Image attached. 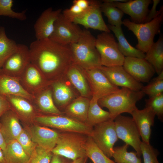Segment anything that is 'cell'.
<instances>
[{
  "label": "cell",
  "mask_w": 163,
  "mask_h": 163,
  "mask_svg": "<svg viewBox=\"0 0 163 163\" xmlns=\"http://www.w3.org/2000/svg\"><path fill=\"white\" fill-rule=\"evenodd\" d=\"M30 62L52 82L66 76L73 63L68 46H64L49 39L37 40L30 46Z\"/></svg>",
  "instance_id": "cell-1"
},
{
  "label": "cell",
  "mask_w": 163,
  "mask_h": 163,
  "mask_svg": "<svg viewBox=\"0 0 163 163\" xmlns=\"http://www.w3.org/2000/svg\"><path fill=\"white\" fill-rule=\"evenodd\" d=\"M95 41L96 38L90 31L82 30L78 41L68 46L73 62L84 70L99 68L102 66Z\"/></svg>",
  "instance_id": "cell-2"
},
{
  "label": "cell",
  "mask_w": 163,
  "mask_h": 163,
  "mask_svg": "<svg viewBox=\"0 0 163 163\" xmlns=\"http://www.w3.org/2000/svg\"><path fill=\"white\" fill-rule=\"evenodd\" d=\"M145 94L141 91H135L126 88H121L117 91L103 97L98 101L101 107L109 110L111 119L114 120L118 115L124 113L130 114L137 108L136 103Z\"/></svg>",
  "instance_id": "cell-3"
},
{
  "label": "cell",
  "mask_w": 163,
  "mask_h": 163,
  "mask_svg": "<svg viewBox=\"0 0 163 163\" xmlns=\"http://www.w3.org/2000/svg\"><path fill=\"white\" fill-rule=\"evenodd\" d=\"M88 136L78 133L61 131L59 133L56 145L51 152L53 154L72 161L86 157L85 146Z\"/></svg>",
  "instance_id": "cell-4"
},
{
  "label": "cell",
  "mask_w": 163,
  "mask_h": 163,
  "mask_svg": "<svg viewBox=\"0 0 163 163\" xmlns=\"http://www.w3.org/2000/svg\"><path fill=\"white\" fill-rule=\"evenodd\" d=\"M163 19V11L149 22L138 24L126 18L122 24L136 36L138 43L136 48L145 53L154 43L155 35L160 33Z\"/></svg>",
  "instance_id": "cell-5"
},
{
  "label": "cell",
  "mask_w": 163,
  "mask_h": 163,
  "mask_svg": "<svg viewBox=\"0 0 163 163\" xmlns=\"http://www.w3.org/2000/svg\"><path fill=\"white\" fill-rule=\"evenodd\" d=\"M95 46L102 66H123L125 57L120 52L117 42L110 32H103L98 34L96 38Z\"/></svg>",
  "instance_id": "cell-6"
},
{
  "label": "cell",
  "mask_w": 163,
  "mask_h": 163,
  "mask_svg": "<svg viewBox=\"0 0 163 163\" xmlns=\"http://www.w3.org/2000/svg\"><path fill=\"white\" fill-rule=\"evenodd\" d=\"M34 121L61 131L78 133L91 136L93 129L87 123L64 115L40 114L34 118Z\"/></svg>",
  "instance_id": "cell-7"
},
{
  "label": "cell",
  "mask_w": 163,
  "mask_h": 163,
  "mask_svg": "<svg viewBox=\"0 0 163 163\" xmlns=\"http://www.w3.org/2000/svg\"><path fill=\"white\" fill-rule=\"evenodd\" d=\"M91 137L107 157H112L113 146L118 139L114 120L110 119L95 125Z\"/></svg>",
  "instance_id": "cell-8"
},
{
  "label": "cell",
  "mask_w": 163,
  "mask_h": 163,
  "mask_svg": "<svg viewBox=\"0 0 163 163\" xmlns=\"http://www.w3.org/2000/svg\"><path fill=\"white\" fill-rule=\"evenodd\" d=\"M114 122L118 138L133 147L140 157L142 155L141 137L132 118L120 114L115 118Z\"/></svg>",
  "instance_id": "cell-9"
},
{
  "label": "cell",
  "mask_w": 163,
  "mask_h": 163,
  "mask_svg": "<svg viewBox=\"0 0 163 163\" xmlns=\"http://www.w3.org/2000/svg\"><path fill=\"white\" fill-rule=\"evenodd\" d=\"M82 30L61 13L55 22L53 32L49 39L60 44L68 46L78 41Z\"/></svg>",
  "instance_id": "cell-10"
},
{
  "label": "cell",
  "mask_w": 163,
  "mask_h": 163,
  "mask_svg": "<svg viewBox=\"0 0 163 163\" xmlns=\"http://www.w3.org/2000/svg\"><path fill=\"white\" fill-rule=\"evenodd\" d=\"M30 62L29 48L25 44H18L17 49L3 64L1 73L19 78Z\"/></svg>",
  "instance_id": "cell-11"
},
{
  "label": "cell",
  "mask_w": 163,
  "mask_h": 163,
  "mask_svg": "<svg viewBox=\"0 0 163 163\" xmlns=\"http://www.w3.org/2000/svg\"><path fill=\"white\" fill-rule=\"evenodd\" d=\"M84 70L90 86L92 97L98 100L119 89L109 81L99 68Z\"/></svg>",
  "instance_id": "cell-12"
},
{
  "label": "cell",
  "mask_w": 163,
  "mask_h": 163,
  "mask_svg": "<svg viewBox=\"0 0 163 163\" xmlns=\"http://www.w3.org/2000/svg\"><path fill=\"white\" fill-rule=\"evenodd\" d=\"M101 2L98 0H90L88 9L82 15L75 18L72 22L77 25H82L86 29L91 28L110 32L102 17L101 8Z\"/></svg>",
  "instance_id": "cell-13"
},
{
  "label": "cell",
  "mask_w": 163,
  "mask_h": 163,
  "mask_svg": "<svg viewBox=\"0 0 163 163\" xmlns=\"http://www.w3.org/2000/svg\"><path fill=\"white\" fill-rule=\"evenodd\" d=\"M54 103L57 108L64 109L77 98L79 94L65 77L52 81L50 85Z\"/></svg>",
  "instance_id": "cell-14"
},
{
  "label": "cell",
  "mask_w": 163,
  "mask_h": 163,
  "mask_svg": "<svg viewBox=\"0 0 163 163\" xmlns=\"http://www.w3.org/2000/svg\"><path fill=\"white\" fill-rule=\"evenodd\" d=\"M99 68L109 81L117 87L139 91L141 90L143 86L141 83L136 80L129 74L123 66L111 67L101 66Z\"/></svg>",
  "instance_id": "cell-15"
},
{
  "label": "cell",
  "mask_w": 163,
  "mask_h": 163,
  "mask_svg": "<svg viewBox=\"0 0 163 163\" xmlns=\"http://www.w3.org/2000/svg\"><path fill=\"white\" fill-rule=\"evenodd\" d=\"M123 66L134 79L148 82L155 72L153 66L144 58L125 57Z\"/></svg>",
  "instance_id": "cell-16"
},
{
  "label": "cell",
  "mask_w": 163,
  "mask_h": 163,
  "mask_svg": "<svg viewBox=\"0 0 163 163\" xmlns=\"http://www.w3.org/2000/svg\"><path fill=\"white\" fill-rule=\"evenodd\" d=\"M19 79L24 89L32 95L50 85L52 82L47 80L41 72L30 62Z\"/></svg>",
  "instance_id": "cell-17"
},
{
  "label": "cell",
  "mask_w": 163,
  "mask_h": 163,
  "mask_svg": "<svg viewBox=\"0 0 163 163\" xmlns=\"http://www.w3.org/2000/svg\"><path fill=\"white\" fill-rule=\"evenodd\" d=\"M103 1L110 3L124 14L128 15L131 21L138 24L145 23L149 12V5L152 2L151 0H131L124 2Z\"/></svg>",
  "instance_id": "cell-18"
},
{
  "label": "cell",
  "mask_w": 163,
  "mask_h": 163,
  "mask_svg": "<svg viewBox=\"0 0 163 163\" xmlns=\"http://www.w3.org/2000/svg\"><path fill=\"white\" fill-rule=\"evenodd\" d=\"M61 13V9L53 10L51 7L42 12L34 25L37 40L49 39L53 32L55 22Z\"/></svg>",
  "instance_id": "cell-19"
},
{
  "label": "cell",
  "mask_w": 163,
  "mask_h": 163,
  "mask_svg": "<svg viewBox=\"0 0 163 163\" xmlns=\"http://www.w3.org/2000/svg\"><path fill=\"white\" fill-rule=\"evenodd\" d=\"M50 85L33 95L31 101L40 114L63 115L54 103Z\"/></svg>",
  "instance_id": "cell-20"
},
{
  "label": "cell",
  "mask_w": 163,
  "mask_h": 163,
  "mask_svg": "<svg viewBox=\"0 0 163 163\" xmlns=\"http://www.w3.org/2000/svg\"><path fill=\"white\" fill-rule=\"evenodd\" d=\"M130 114L139 132L142 142L150 144L151 127L154 125L155 114L150 108L145 107L142 110L137 108Z\"/></svg>",
  "instance_id": "cell-21"
},
{
  "label": "cell",
  "mask_w": 163,
  "mask_h": 163,
  "mask_svg": "<svg viewBox=\"0 0 163 163\" xmlns=\"http://www.w3.org/2000/svg\"><path fill=\"white\" fill-rule=\"evenodd\" d=\"M32 140L37 146L51 151L55 146L59 133L50 128L34 125L28 132Z\"/></svg>",
  "instance_id": "cell-22"
},
{
  "label": "cell",
  "mask_w": 163,
  "mask_h": 163,
  "mask_svg": "<svg viewBox=\"0 0 163 163\" xmlns=\"http://www.w3.org/2000/svg\"><path fill=\"white\" fill-rule=\"evenodd\" d=\"M66 76L80 96L91 99L90 86L83 69L73 62L68 69Z\"/></svg>",
  "instance_id": "cell-23"
},
{
  "label": "cell",
  "mask_w": 163,
  "mask_h": 163,
  "mask_svg": "<svg viewBox=\"0 0 163 163\" xmlns=\"http://www.w3.org/2000/svg\"><path fill=\"white\" fill-rule=\"evenodd\" d=\"M11 110L19 118L25 121H34L40 114L29 100L22 97L9 95L6 96Z\"/></svg>",
  "instance_id": "cell-24"
},
{
  "label": "cell",
  "mask_w": 163,
  "mask_h": 163,
  "mask_svg": "<svg viewBox=\"0 0 163 163\" xmlns=\"http://www.w3.org/2000/svg\"><path fill=\"white\" fill-rule=\"evenodd\" d=\"M19 120L12 110L6 111L0 117L1 130L6 143L16 140L23 130Z\"/></svg>",
  "instance_id": "cell-25"
},
{
  "label": "cell",
  "mask_w": 163,
  "mask_h": 163,
  "mask_svg": "<svg viewBox=\"0 0 163 163\" xmlns=\"http://www.w3.org/2000/svg\"><path fill=\"white\" fill-rule=\"evenodd\" d=\"M0 95L6 97L14 95L25 98L30 101L33 96L23 88L19 78L0 74Z\"/></svg>",
  "instance_id": "cell-26"
},
{
  "label": "cell",
  "mask_w": 163,
  "mask_h": 163,
  "mask_svg": "<svg viewBox=\"0 0 163 163\" xmlns=\"http://www.w3.org/2000/svg\"><path fill=\"white\" fill-rule=\"evenodd\" d=\"M91 99L79 96L69 104L63 112L64 115L87 123L88 111Z\"/></svg>",
  "instance_id": "cell-27"
},
{
  "label": "cell",
  "mask_w": 163,
  "mask_h": 163,
  "mask_svg": "<svg viewBox=\"0 0 163 163\" xmlns=\"http://www.w3.org/2000/svg\"><path fill=\"white\" fill-rule=\"evenodd\" d=\"M110 30L114 34L118 42L119 49L121 53L125 57H131L144 58L145 53L132 46L126 38L121 27H117L108 24Z\"/></svg>",
  "instance_id": "cell-28"
},
{
  "label": "cell",
  "mask_w": 163,
  "mask_h": 163,
  "mask_svg": "<svg viewBox=\"0 0 163 163\" xmlns=\"http://www.w3.org/2000/svg\"><path fill=\"white\" fill-rule=\"evenodd\" d=\"M144 59L153 67L158 75L163 71V38L161 35L145 53Z\"/></svg>",
  "instance_id": "cell-29"
},
{
  "label": "cell",
  "mask_w": 163,
  "mask_h": 163,
  "mask_svg": "<svg viewBox=\"0 0 163 163\" xmlns=\"http://www.w3.org/2000/svg\"><path fill=\"white\" fill-rule=\"evenodd\" d=\"M3 151L6 163H28L30 158L16 140L7 143Z\"/></svg>",
  "instance_id": "cell-30"
},
{
  "label": "cell",
  "mask_w": 163,
  "mask_h": 163,
  "mask_svg": "<svg viewBox=\"0 0 163 163\" xmlns=\"http://www.w3.org/2000/svg\"><path fill=\"white\" fill-rule=\"evenodd\" d=\"M98 100L90 99L87 116V124L93 127L96 125L111 119L110 113L102 109L98 103Z\"/></svg>",
  "instance_id": "cell-31"
},
{
  "label": "cell",
  "mask_w": 163,
  "mask_h": 163,
  "mask_svg": "<svg viewBox=\"0 0 163 163\" xmlns=\"http://www.w3.org/2000/svg\"><path fill=\"white\" fill-rule=\"evenodd\" d=\"M85 149L86 156L94 163H116L107 157L91 136H88Z\"/></svg>",
  "instance_id": "cell-32"
},
{
  "label": "cell",
  "mask_w": 163,
  "mask_h": 163,
  "mask_svg": "<svg viewBox=\"0 0 163 163\" xmlns=\"http://www.w3.org/2000/svg\"><path fill=\"white\" fill-rule=\"evenodd\" d=\"M18 44L7 36L4 27H0V68L7 59L17 49Z\"/></svg>",
  "instance_id": "cell-33"
},
{
  "label": "cell",
  "mask_w": 163,
  "mask_h": 163,
  "mask_svg": "<svg viewBox=\"0 0 163 163\" xmlns=\"http://www.w3.org/2000/svg\"><path fill=\"white\" fill-rule=\"evenodd\" d=\"M102 2L101 5V11L107 18L109 24L121 27L124 13L110 3L104 1Z\"/></svg>",
  "instance_id": "cell-34"
},
{
  "label": "cell",
  "mask_w": 163,
  "mask_h": 163,
  "mask_svg": "<svg viewBox=\"0 0 163 163\" xmlns=\"http://www.w3.org/2000/svg\"><path fill=\"white\" fill-rule=\"evenodd\" d=\"M129 145L126 144L113 148V156L116 163H142L136 152H128Z\"/></svg>",
  "instance_id": "cell-35"
},
{
  "label": "cell",
  "mask_w": 163,
  "mask_h": 163,
  "mask_svg": "<svg viewBox=\"0 0 163 163\" xmlns=\"http://www.w3.org/2000/svg\"><path fill=\"white\" fill-rule=\"evenodd\" d=\"M141 90L149 97L163 93V71L154 78L149 83L143 86Z\"/></svg>",
  "instance_id": "cell-36"
},
{
  "label": "cell",
  "mask_w": 163,
  "mask_h": 163,
  "mask_svg": "<svg viewBox=\"0 0 163 163\" xmlns=\"http://www.w3.org/2000/svg\"><path fill=\"white\" fill-rule=\"evenodd\" d=\"M14 1L12 0H0V16H4L20 21L27 19L26 11L17 12L12 9Z\"/></svg>",
  "instance_id": "cell-37"
},
{
  "label": "cell",
  "mask_w": 163,
  "mask_h": 163,
  "mask_svg": "<svg viewBox=\"0 0 163 163\" xmlns=\"http://www.w3.org/2000/svg\"><path fill=\"white\" fill-rule=\"evenodd\" d=\"M145 107L151 109L158 118L161 120L163 119V93L149 97L145 100Z\"/></svg>",
  "instance_id": "cell-38"
},
{
  "label": "cell",
  "mask_w": 163,
  "mask_h": 163,
  "mask_svg": "<svg viewBox=\"0 0 163 163\" xmlns=\"http://www.w3.org/2000/svg\"><path fill=\"white\" fill-rule=\"evenodd\" d=\"M16 140L26 153L30 157L37 145L32 140L29 132L23 129Z\"/></svg>",
  "instance_id": "cell-39"
},
{
  "label": "cell",
  "mask_w": 163,
  "mask_h": 163,
  "mask_svg": "<svg viewBox=\"0 0 163 163\" xmlns=\"http://www.w3.org/2000/svg\"><path fill=\"white\" fill-rule=\"evenodd\" d=\"M53 155L51 151L37 145L28 163H50Z\"/></svg>",
  "instance_id": "cell-40"
},
{
  "label": "cell",
  "mask_w": 163,
  "mask_h": 163,
  "mask_svg": "<svg viewBox=\"0 0 163 163\" xmlns=\"http://www.w3.org/2000/svg\"><path fill=\"white\" fill-rule=\"evenodd\" d=\"M140 148L144 163H159L157 158L158 152L150 144L142 142Z\"/></svg>",
  "instance_id": "cell-41"
},
{
  "label": "cell",
  "mask_w": 163,
  "mask_h": 163,
  "mask_svg": "<svg viewBox=\"0 0 163 163\" xmlns=\"http://www.w3.org/2000/svg\"><path fill=\"white\" fill-rule=\"evenodd\" d=\"M87 9L73 1L72 5L69 8L65 9L62 14L66 18L72 22L75 18L82 15Z\"/></svg>",
  "instance_id": "cell-42"
},
{
  "label": "cell",
  "mask_w": 163,
  "mask_h": 163,
  "mask_svg": "<svg viewBox=\"0 0 163 163\" xmlns=\"http://www.w3.org/2000/svg\"><path fill=\"white\" fill-rule=\"evenodd\" d=\"M153 5L145 19V23L149 22L156 18L163 11V6H161L159 10L157 11L156 8L158 4L160 2V0H153Z\"/></svg>",
  "instance_id": "cell-43"
},
{
  "label": "cell",
  "mask_w": 163,
  "mask_h": 163,
  "mask_svg": "<svg viewBox=\"0 0 163 163\" xmlns=\"http://www.w3.org/2000/svg\"><path fill=\"white\" fill-rule=\"evenodd\" d=\"M11 110L10 104L5 97L0 95V118L7 111Z\"/></svg>",
  "instance_id": "cell-44"
},
{
  "label": "cell",
  "mask_w": 163,
  "mask_h": 163,
  "mask_svg": "<svg viewBox=\"0 0 163 163\" xmlns=\"http://www.w3.org/2000/svg\"><path fill=\"white\" fill-rule=\"evenodd\" d=\"M72 161L62 156L53 154L50 163H71Z\"/></svg>",
  "instance_id": "cell-45"
},
{
  "label": "cell",
  "mask_w": 163,
  "mask_h": 163,
  "mask_svg": "<svg viewBox=\"0 0 163 163\" xmlns=\"http://www.w3.org/2000/svg\"><path fill=\"white\" fill-rule=\"evenodd\" d=\"M6 142L2 133L1 123L0 121V148L4 151L6 148Z\"/></svg>",
  "instance_id": "cell-46"
},
{
  "label": "cell",
  "mask_w": 163,
  "mask_h": 163,
  "mask_svg": "<svg viewBox=\"0 0 163 163\" xmlns=\"http://www.w3.org/2000/svg\"><path fill=\"white\" fill-rule=\"evenodd\" d=\"M88 158L86 156L79 158L73 161L71 163H86Z\"/></svg>",
  "instance_id": "cell-47"
},
{
  "label": "cell",
  "mask_w": 163,
  "mask_h": 163,
  "mask_svg": "<svg viewBox=\"0 0 163 163\" xmlns=\"http://www.w3.org/2000/svg\"><path fill=\"white\" fill-rule=\"evenodd\" d=\"M0 163H6L3 150L0 148Z\"/></svg>",
  "instance_id": "cell-48"
},
{
  "label": "cell",
  "mask_w": 163,
  "mask_h": 163,
  "mask_svg": "<svg viewBox=\"0 0 163 163\" xmlns=\"http://www.w3.org/2000/svg\"><path fill=\"white\" fill-rule=\"evenodd\" d=\"M1 72V68H0V74Z\"/></svg>",
  "instance_id": "cell-49"
}]
</instances>
